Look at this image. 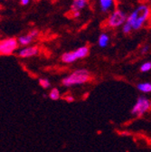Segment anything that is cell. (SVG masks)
<instances>
[{
    "instance_id": "6da1fadb",
    "label": "cell",
    "mask_w": 151,
    "mask_h": 152,
    "mask_svg": "<svg viewBox=\"0 0 151 152\" xmlns=\"http://www.w3.org/2000/svg\"><path fill=\"white\" fill-rule=\"evenodd\" d=\"M149 15H150L149 7L146 5H140L130 14V15L127 19L126 23L132 26V29L138 30L144 25V23L148 18Z\"/></svg>"
},
{
    "instance_id": "7a4b0ae2",
    "label": "cell",
    "mask_w": 151,
    "mask_h": 152,
    "mask_svg": "<svg viewBox=\"0 0 151 152\" xmlns=\"http://www.w3.org/2000/svg\"><path fill=\"white\" fill-rule=\"evenodd\" d=\"M90 75L88 71L86 70H77L73 72L71 74L67 76L66 78L63 80V84L64 86H72L75 84H82L90 80Z\"/></svg>"
},
{
    "instance_id": "3957f363",
    "label": "cell",
    "mask_w": 151,
    "mask_h": 152,
    "mask_svg": "<svg viewBox=\"0 0 151 152\" xmlns=\"http://www.w3.org/2000/svg\"><path fill=\"white\" fill-rule=\"evenodd\" d=\"M89 53V49L86 46H82L78 48L77 50H75L73 52H70V53H65L63 54L62 56V60L64 63H73L78 59H82L86 57Z\"/></svg>"
},
{
    "instance_id": "277c9868",
    "label": "cell",
    "mask_w": 151,
    "mask_h": 152,
    "mask_svg": "<svg viewBox=\"0 0 151 152\" xmlns=\"http://www.w3.org/2000/svg\"><path fill=\"white\" fill-rule=\"evenodd\" d=\"M18 40L15 38H7L0 43V53L2 55H8L15 52L18 46Z\"/></svg>"
},
{
    "instance_id": "5b68a950",
    "label": "cell",
    "mask_w": 151,
    "mask_h": 152,
    "mask_svg": "<svg viewBox=\"0 0 151 152\" xmlns=\"http://www.w3.org/2000/svg\"><path fill=\"white\" fill-rule=\"evenodd\" d=\"M127 19L128 18L126 16V14L123 11L116 10L110 15L108 24L111 27H118L121 25H124L127 22Z\"/></svg>"
},
{
    "instance_id": "8992f818",
    "label": "cell",
    "mask_w": 151,
    "mask_h": 152,
    "mask_svg": "<svg viewBox=\"0 0 151 152\" xmlns=\"http://www.w3.org/2000/svg\"><path fill=\"white\" fill-rule=\"evenodd\" d=\"M150 108V102L148 100L143 96L139 97L136 102V104L133 106L131 110V113L134 114V115H139L141 116L143 114Z\"/></svg>"
},
{
    "instance_id": "52a82bcc",
    "label": "cell",
    "mask_w": 151,
    "mask_h": 152,
    "mask_svg": "<svg viewBox=\"0 0 151 152\" xmlns=\"http://www.w3.org/2000/svg\"><path fill=\"white\" fill-rule=\"evenodd\" d=\"M38 53V48L35 46H31V47H26L18 52V55L23 58H26V57H31L34 55H36Z\"/></svg>"
},
{
    "instance_id": "ba28073f",
    "label": "cell",
    "mask_w": 151,
    "mask_h": 152,
    "mask_svg": "<svg viewBox=\"0 0 151 152\" xmlns=\"http://www.w3.org/2000/svg\"><path fill=\"white\" fill-rule=\"evenodd\" d=\"M87 5V0H73L71 5L72 12H79L81 9L84 8Z\"/></svg>"
},
{
    "instance_id": "9c48e42d",
    "label": "cell",
    "mask_w": 151,
    "mask_h": 152,
    "mask_svg": "<svg viewBox=\"0 0 151 152\" xmlns=\"http://www.w3.org/2000/svg\"><path fill=\"white\" fill-rule=\"evenodd\" d=\"M112 4H113V0H100L101 12H104V13L108 12L112 7Z\"/></svg>"
},
{
    "instance_id": "30bf717a",
    "label": "cell",
    "mask_w": 151,
    "mask_h": 152,
    "mask_svg": "<svg viewBox=\"0 0 151 152\" xmlns=\"http://www.w3.org/2000/svg\"><path fill=\"white\" fill-rule=\"evenodd\" d=\"M109 37L107 34H102L100 35L99 40H98V44L101 48L106 47L109 45Z\"/></svg>"
},
{
    "instance_id": "8fae6325",
    "label": "cell",
    "mask_w": 151,
    "mask_h": 152,
    "mask_svg": "<svg viewBox=\"0 0 151 152\" xmlns=\"http://www.w3.org/2000/svg\"><path fill=\"white\" fill-rule=\"evenodd\" d=\"M33 39H34V38L28 34L27 35L20 36L19 38H18V43H19L21 45H27L33 41Z\"/></svg>"
},
{
    "instance_id": "7c38bea8",
    "label": "cell",
    "mask_w": 151,
    "mask_h": 152,
    "mask_svg": "<svg viewBox=\"0 0 151 152\" xmlns=\"http://www.w3.org/2000/svg\"><path fill=\"white\" fill-rule=\"evenodd\" d=\"M138 89L142 92H150L151 91V83H143L138 85Z\"/></svg>"
},
{
    "instance_id": "4fadbf2b",
    "label": "cell",
    "mask_w": 151,
    "mask_h": 152,
    "mask_svg": "<svg viewBox=\"0 0 151 152\" xmlns=\"http://www.w3.org/2000/svg\"><path fill=\"white\" fill-rule=\"evenodd\" d=\"M49 97H50L52 100H53V101H57V100L60 98V92H59L58 89H56V88L53 89V90L51 91V92H50Z\"/></svg>"
},
{
    "instance_id": "5bb4252c",
    "label": "cell",
    "mask_w": 151,
    "mask_h": 152,
    "mask_svg": "<svg viewBox=\"0 0 151 152\" xmlns=\"http://www.w3.org/2000/svg\"><path fill=\"white\" fill-rule=\"evenodd\" d=\"M149 70H151V63L150 62H147L145 64H143L140 67V71L142 72H148Z\"/></svg>"
},
{
    "instance_id": "9a60e30c",
    "label": "cell",
    "mask_w": 151,
    "mask_h": 152,
    "mask_svg": "<svg viewBox=\"0 0 151 152\" xmlns=\"http://www.w3.org/2000/svg\"><path fill=\"white\" fill-rule=\"evenodd\" d=\"M39 83L44 89H46V88H48L50 86V82L48 80H46V79H40L39 80Z\"/></svg>"
},
{
    "instance_id": "2e32d148",
    "label": "cell",
    "mask_w": 151,
    "mask_h": 152,
    "mask_svg": "<svg viewBox=\"0 0 151 152\" xmlns=\"http://www.w3.org/2000/svg\"><path fill=\"white\" fill-rule=\"evenodd\" d=\"M131 30H132V26H131L130 25H128V23H125V24L123 25V29H122V31H123L124 34H128V33L131 32Z\"/></svg>"
},
{
    "instance_id": "e0dca14e",
    "label": "cell",
    "mask_w": 151,
    "mask_h": 152,
    "mask_svg": "<svg viewBox=\"0 0 151 152\" xmlns=\"http://www.w3.org/2000/svg\"><path fill=\"white\" fill-rule=\"evenodd\" d=\"M38 34H39V32L37 31V30H32L30 33H29V34L33 37V38H34V37H36L37 35H38Z\"/></svg>"
},
{
    "instance_id": "ac0fdd59",
    "label": "cell",
    "mask_w": 151,
    "mask_h": 152,
    "mask_svg": "<svg viewBox=\"0 0 151 152\" xmlns=\"http://www.w3.org/2000/svg\"><path fill=\"white\" fill-rule=\"evenodd\" d=\"M147 51H148V45H146V46H144V47L142 48L141 53H146Z\"/></svg>"
},
{
    "instance_id": "d6986e66",
    "label": "cell",
    "mask_w": 151,
    "mask_h": 152,
    "mask_svg": "<svg viewBox=\"0 0 151 152\" xmlns=\"http://www.w3.org/2000/svg\"><path fill=\"white\" fill-rule=\"evenodd\" d=\"M20 2L23 6H26L29 3V0H20Z\"/></svg>"
},
{
    "instance_id": "ffe728a7",
    "label": "cell",
    "mask_w": 151,
    "mask_h": 152,
    "mask_svg": "<svg viewBox=\"0 0 151 152\" xmlns=\"http://www.w3.org/2000/svg\"><path fill=\"white\" fill-rule=\"evenodd\" d=\"M66 100H67V102H73V101H74L73 97H71H71H67V98H66Z\"/></svg>"
},
{
    "instance_id": "44dd1931",
    "label": "cell",
    "mask_w": 151,
    "mask_h": 152,
    "mask_svg": "<svg viewBox=\"0 0 151 152\" xmlns=\"http://www.w3.org/2000/svg\"><path fill=\"white\" fill-rule=\"evenodd\" d=\"M80 15V12H73V16L74 17H77Z\"/></svg>"
},
{
    "instance_id": "7402d4cb",
    "label": "cell",
    "mask_w": 151,
    "mask_h": 152,
    "mask_svg": "<svg viewBox=\"0 0 151 152\" xmlns=\"http://www.w3.org/2000/svg\"><path fill=\"white\" fill-rule=\"evenodd\" d=\"M150 109H151V102H150Z\"/></svg>"
}]
</instances>
